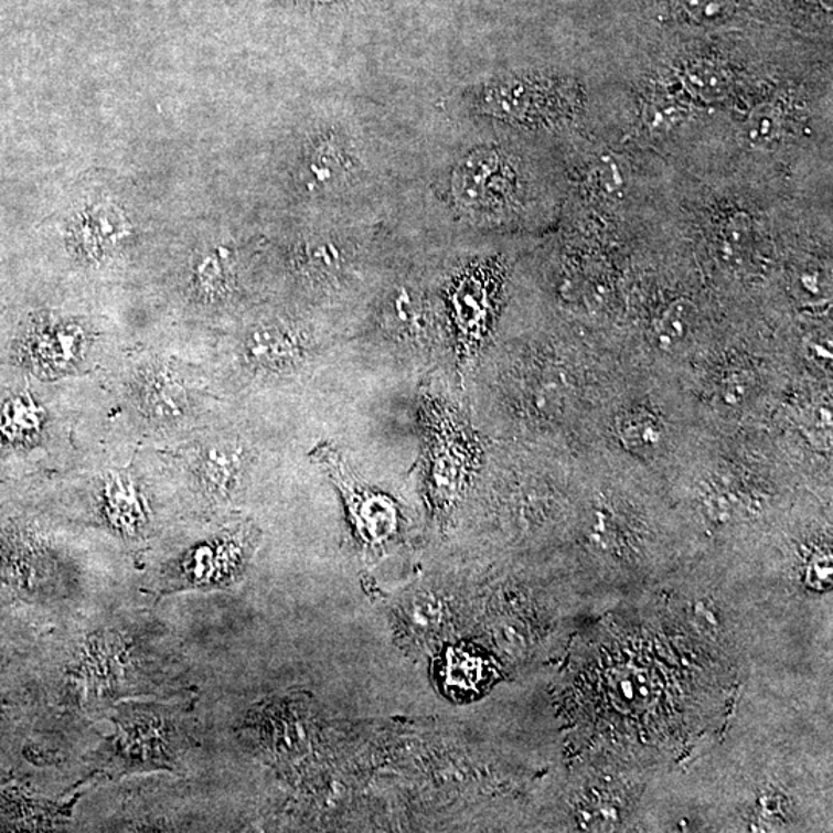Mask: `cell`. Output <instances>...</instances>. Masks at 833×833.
Masks as SVG:
<instances>
[{"mask_svg": "<svg viewBox=\"0 0 833 833\" xmlns=\"http://www.w3.org/2000/svg\"><path fill=\"white\" fill-rule=\"evenodd\" d=\"M421 421L425 429L426 488L432 506L451 510L462 494L474 462V444L455 406L424 391Z\"/></svg>", "mask_w": 833, "mask_h": 833, "instance_id": "1", "label": "cell"}, {"mask_svg": "<svg viewBox=\"0 0 833 833\" xmlns=\"http://www.w3.org/2000/svg\"><path fill=\"white\" fill-rule=\"evenodd\" d=\"M313 456L327 468L329 474L346 498L354 525L360 536L370 544H383L397 533L398 514L393 500L372 493L356 482L340 452L331 445H321Z\"/></svg>", "mask_w": 833, "mask_h": 833, "instance_id": "2", "label": "cell"}, {"mask_svg": "<svg viewBox=\"0 0 833 833\" xmlns=\"http://www.w3.org/2000/svg\"><path fill=\"white\" fill-rule=\"evenodd\" d=\"M490 297L480 273L457 278L449 289V313L459 359L468 362L485 333Z\"/></svg>", "mask_w": 833, "mask_h": 833, "instance_id": "3", "label": "cell"}, {"mask_svg": "<svg viewBox=\"0 0 833 833\" xmlns=\"http://www.w3.org/2000/svg\"><path fill=\"white\" fill-rule=\"evenodd\" d=\"M699 312L688 298H676L662 309L653 320L652 337L654 346L664 354H677L692 343L695 337Z\"/></svg>", "mask_w": 833, "mask_h": 833, "instance_id": "4", "label": "cell"}, {"mask_svg": "<svg viewBox=\"0 0 833 833\" xmlns=\"http://www.w3.org/2000/svg\"><path fill=\"white\" fill-rule=\"evenodd\" d=\"M42 409L25 394L0 397V448L31 444L42 426Z\"/></svg>", "mask_w": 833, "mask_h": 833, "instance_id": "5", "label": "cell"}, {"mask_svg": "<svg viewBox=\"0 0 833 833\" xmlns=\"http://www.w3.org/2000/svg\"><path fill=\"white\" fill-rule=\"evenodd\" d=\"M298 340L285 328H255L246 340V354L255 366L280 370L297 359Z\"/></svg>", "mask_w": 833, "mask_h": 833, "instance_id": "6", "label": "cell"}, {"mask_svg": "<svg viewBox=\"0 0 833 833\" xmlns=\"http://www.w3.org/2000/svg\"><path fill=\"white\" fill-rule=\"evenodd\" d=\"M618 439L630 455L654 457L665 441V429L660 418L647 409H631L619 417L616 426Z\"/></svg>", "mask_w": 833, "mask_h": 833, "instance_id": "7", "label": "cell"}, {"mask_svg": "<svg viewBox=\"0 0 833 833\" xmlns=\"http://www.w3.org/2000/svg\"><path fill=\"white\" fill-rule=\"evenodd\" d=\"M490 676V664L478 653L464 649L449 650L441 666L444 687L455 695H468L482 688Z\"/></svg>", "mask_w": 833, "mask_h": 833, "instance_id": "8", "label": "cell"}, {"mask_svg": "<svg viewBox=\"0 0 833 833\" xmlns=\"http://www.w3.org/2000/svg\"><path fill=\"white\" fill-rule=\"evenodd\" d=\"M77 348L76 333L67 329L34 328L26 337V356L38 366H60L73 359Z\"/></svg>", "mask_w": 833, "mask_h": 833, "instance_id": "9", "label": "cell"}, {"mask_svg": "<svg viewBox=\"0 0 833 833\" xmlns=\"http://www.w3.org/2000/svg\"><path fill=\"white\" fill-rule=\"evenodd\" d=\"M755 243L754 221L747 213H736L724 224L719 234L720 258L728 266L739 267L749 259Z\"/></svg>", "mask_w": 833, "mask_h": 833, "instance_id": "10", "label": "cell"}, {"mask_svg": "<svg viewBox=\"0 0 833 833\" xmlns=\"http://www.w3.org/2000/svg\"><path fill=\"white\" fill-rule=\"evenodd\" d=\"M242 464V452L228 445L209 448L201 457V474L205 485L215 493L224 494L231 490L236 472Z\"/></svg>", "mask_w": 833, "mask_h": 833, "instance_id": "11", "label": "cell"}, {"mask_svg": "<svg viewBox=\"0 0 833 833\" xmlns=\"http://www.w3.org/2000/svg\"><path fill=\"white\" fill-rule=\"evenodd\" d=\"M784 131V118L780 108L773 104H761L751 110L744 124V139L754 149H770L777 145Z\"/></svg>", "mask_w": 833, "mask_h": 833, "instance_id": "12", "label": "cell"}, {"mask_svg": "<svg viewBox=\"0 0 833 833\" xmlns=\"http://www.w3.org/2000/svg\"><path fill=\"white\" fill-rule=\"evenodd\" d=\"M107 513L119 528H135L142 517L137 490L129 480L115 478L107 485Z\"/></svg>", "mask_w": 833, "mask_h": 833, "instance_id": "13", "label": "cell"}, {"mask_svg": "<svg viewBox=\"0 0 833 833\" xmlns=\"http://www.w3.org/2000/svg\"><path fill=\"white\" fill-rule=\"evenodd\" d=\"M684 83L693 95L707 103L724 98L730 85L727 73L707 62H701L685 70Z\"/></svg>", "mask_w": 833, "mask_h": 833, "instance_id": "14", "label": "cell"}, {"mask_svg": "<svg viewBox=\"0 0 833 833\" xmlns=\"http://www.w3.org/2000/svg\"><path fill=\"white\" fill-rule=\"evenodd\" d=\"M146 405L154 417L177 420L184 413V394L170 380L158 378L147 387Z\"/></svg>", "mask_w": 833, "mask_h": 833, "instance_id": "15", "label": "cell"}, {"mask_svg": "<svg viewBox=\"0 0 833 833\" xmlns=\"http://www.w3.org/2000/svg\"><path fill=\"white\" fill-rule=\"evenodd\" d=\"M428 317L421 311L420 308H416L408 297H402L401 300L395 303L394 316L391 313L389 327L402 339L409 341H421L425 337H428L429 329Z\"/></svg>", "mask_w": 833, "mask_h": 833, "instance_id": "16", "label": "cell"}, {"mask_svg": "<svg viewBox=\"0 0 833 833\" xmlns=\"http://www.w3.org/2000/svg\"><path fill=\"white\" fill-rule=\"evenodd\" d=\"M755 391V377L749 371L727 372L718 386L719 401L727 408H741Z\"/></svg>", "mask_w": 833, "mask_h": 833, "instance_id": "17", "label": "cell"}, {"mask_svg": "<svg viewBox=\"0 0 833 833\" xmlns=\"http://www.w3.org/2000/svg\"><path fill=\"white\" fill-rule=\"evenodd\" d=\"M727 0H682V8L690 18L699 22H715L728 13Z\"/></svg>", "mask_w": 833, "mask_h": 833, "instance_id": "18", "label": "cell"}, {"mask_svg": "<svg viewBox=\"0 0 833 833\" xmlns=\"http://www.w3.org/2000/svg\"><path fill=\"white\" fill-rule=\"evenodd\" d=\"M596 178H598L600 188L606 190L607 193H611V195H618L623 189V184H626L621 165L610 154L600 158L598 165H596Z\"/></svg>", "mask_w": 833, "mask_h": 833, "instance_id": "19", "label": "cell"}, {"mask_svg": "<svg viewBox=\"0 0 833 833\" xmlns=\"http://www.w3.org/2000/svg\"><path fill=\"white\" fill-rule=\"evenodd\" d=\"M798 285H800L801 292H803L804 296L811 297L812 300L813 298H815V300L826 298V277L819 273V270H809V273L801 274L800 278H798Z\"/></svg>", "mask_w": 833, "mask_h": 833, "instance_id": "20", "label": "cell"}, {"mask_svg": "<svg viewBox=\"0 0 833 833\" xmlns=\"http://www.w3.org/2000/svg\"><path fill=\"white\" fill-rule=\"evenodd\" d=\"M653 106L649 118L653 127H666L669 129L673 124L680 122L682 114L681 108H677L676 104L665 100V103H656Z\"/></svg>", "mask_w": 833, "mask_h": 833, "instance_id": "21", "label": "cell"}]
</instances>
